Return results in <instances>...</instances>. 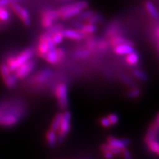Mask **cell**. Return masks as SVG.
<instances>
[{
	"instance_id": "1",
	"label": "cell",
	"mask_w": 159,
	"mask_h": 159,
	"mask_svg": "<svg viewBox=\"0 0 159 159\" xmlns=\"http://www.w3.org/2000/svg\"><path fill=\"white\" fill-rule=\"evenodd\" d=\"M34 52L32 49H27L16 56L9 57L7 61V65L11 72H14L20 66L30 61L33 57Z\"/></svg>"
},
{
	"instance_id": "2",
	"label": "cell",
	"mask_w": 159,
	"mask_h": 159,
	"mask_svg": "<svg viewBox=\"0 0 159 159\" xmlns=\"http://www.w3.org/2000/svg\"><path fill=\"white\" fill-rule=\"evenodd\" d=\"M87 7V3L85 2H78L71 5L64 6L58 10L59 16L63 19H68L75 16L79 15L81 11Z\"/></svg>"
},
{
	"instance_id": "3",
	"label": "cell",
	"mask_w": 159,
	"mask_h": 159,
	"mask_svg": "<svg viewBox=\"0 0 159 159\" xmlns=\"http://www.w3.org/2000/svg\"><path fill=\"white\" fill-rule=\"evenodd\" d=\"M71 115L69 111H66L63 114L62 120L60 125L58 131V136L57 137V141L58 142H63L65 137L67 136L71 129Z\"/></svg>"
},
{
	"instance_id": "4",
	"label": "cell",
	"mask_w": 159,
	"mask_h": 159,
	"mask_svg": "<svg viewBox=\"0 0 159 159\" xmlns=\"http://www.w3.org/2000/svg\"><path fill=\"white\" fill-rule=\"evenodd\" d=\"M53 48H55V45L52 40L51 35L48 32H47L40 38L39 46H38V53L40 57H43L49 50Z\"/></svg>"
},
{
	"instance_id": "5",
	"label": "cell",
	"mask_w": 159,
	"mask_h": 159,
	"mask_svg": "<svg viewBox=\"0 0 159 159\" xmlns=\"http://www.w3.org/2000/svg\"><path fill=\"white\" fill-rule=\"evenodd\" d=\"M55 94L57 97L60 108L63 110L67 108L69 105L68 88L64 83L57 85L55 89Z\"/></svg>"
},
{
	"instance_id": "6",
	"label": "cell",
	"mask_w": 159,
	"mask_h": 159,
	"mask_svg": "<svg viewBox=\"0 0 159 159\" xmlns=\"http://www.w3.org/2000/svg\"><path fill=\"white\" fill-rule=\"evenodd\" d=\"M35 61L30 60L24 64L20 66L19 68L14 71V75L16 76L18 79L25 78V77L28 76L30 73L32 72V71L35 68Z\"/></svg>"
},
{
	"instance_id": "7",
	"label": "cell",
	"mask_w": 159,
	"mask_h": 159,
	"mask_svg": "<svg viewBox=\"0 0 159 159\" xmlns=\"http://www.w3.org/2000/svg\"><path fill=\"white\" fill-rule=\"evenodd\" d=\"M59 17V13L57 11L49 10L44 12L42 15V21H41L43 27L47 29L50 28L52 27L55 20Z\"/></svg>"
},
{
	"instance_id": "8",
	"label": "cell",
	"mask_w": 159,
	"mask_h": 159,
	"mask_svg": "<svg viewBox=\"0 0 159 159\" xmlns=\"http://www.w3.org/2000/svg\"><path fill=\"white\" fill-rule=\"evenodd\" d=\"M11 8L16 13L17 16L21 19V21L25 25H30V16L29 12L25 7H21L19 3L12 4Z\"/></svg>"
},
{
	"instance_id": "9",
	"label": "cell",
	"mask_w": 159,
	"mask_h": 159,
	"mask_svg": "<svg viewBox=\"0 0 159 159\" xmlns=\"http://www.w3.org/2000/svg\"><path fill=\"white\" fill-rule=\"evenodd\" d=\"M107 142L108 144L120 150H124L130 143V140L128 139H117L113 136H109L107 139Z\"/></svg>"
},
{
	"instance_id": "10",
	"label": "cell",
	"mask_w": 159,
	"mask_h": 159,
	"mask_svg": "<svg viewBox=\"0 0 159 159\" xmlns=\"http://www.w3.org/2000/svg\"><path fill=\"white\" fill-rule=\"evenodd\" d=\"M114 52L119 55H127L134 51L133 44L130 43H123V44L117 45L114 47Z\"/></svg>"
},
{
	"instance_id": "11",
	"label": "cell",
	"mask_w": 159,
	"mask_h": 159,
	"mask_svg": "<svg viewBox=\"0 0 159 159\" xmlns=\"http://www.w3.org/2000/svg\"><path fill=\"white\" fill-rule=\"evenodd\" d=\"M43 58L45 59L47 62L51 63V64H57V63L61 62L56 48H53L49 50L48 52L44 55Z\"/></svg>"
},
{
	"instance_id": "12",
	"label": "cell",
	"mask_w": 159,
	"mask_h": 159,
	"mask_svg": "<svg viewBox=\"0 0 159 159\" xmlns=\"http://www.w3.org/2000/svg\"><path fill=\"white\" fill-rule=\"evenodd\" d=\"M52 72L51 70H49V69H45V70L40 71V72H39L35 75L34 78L33 79V82L36 83H44L45 81H47L52 76Z\"/></svg>"
},
{
	"instance_id": "13",
	"label": "cell",
	"mask_w": 159,
	"mask_h": 159,
	"mask_svg": "<svg viewBox=\"0 0 159 159\" xmlns=\"http://www.w3.org/2000/svg\"><path fill=\"white\" fill-rule=\"evenodd\" d=\"M63 35L66 38H68L69 39L76 40V41H80L84 36V35L81 33L80 30H75L67 29L66 30H63Z\"/></svg>"
},
{
	"instance_id": "14",
	"label": "cell",
	"mask_w": 159,
	"mask_h": 159,
	"mask_svg": "<svg viewBox=\"0 0 159 159\" xmlns=\"http://www.w3.org/2000/svg\"><path fill=\"white\" fill-rule=\"evenodd\" d=\"M125 61L128 63L129 65L134 66L137 64L139 61V55L136 52H132L130 54L127 55L126 57H125Z\"/></svg>"
},
{
	"instance_id": "15",
	"label": "cell",
	"mask_w": 159,
	"mask_h": 159,
	"mask_svg": "<svg viewBox=\"0 0 159 159\" xmlns=\"http://www.w3.org/2000/svg\"><path fill=\"white\" fill-rule=\"evenodd\" d=\"M46 138H47V143H48L49 147H51V148L55 147V145L57 142L56 132H55V131H53L52 130H49L48 132L47 133Z\"/></svg>"
},
{
	"instance_id": "16",
	"label": "cell",
	"mask_w": 159,
	"mask_h": 159,
	"mask_svg": "<svg viewBox=\"0 0 159 159\" xmlns=\"http://www.w3.org/2000/svg\"><path fill=\"white\" fill-rule=\"evenodd\" d=\"M80 31L84 35L93 34L97 31V27L94 25V24L88 23L81 27Z\"/></svg>"
},
{
	"instance_id": "17",
	"label": "cell",
	"mask_w": 159,
	"mask_h": 159,
	"mask_svg": "<svg viewBox=\"0 0 159 159\" xmlns=\"http://www.w3.org/2000/svg\"><path fill=\"white\" fill-rule=\"evenodd\" d=\"M110 43L111 44L114 46V47L117 45L123 44V43H130V44H133L130 41H129V40L126 39H124V38L121 36H119V35H115V36H113L111 38Z\"/></svg>"
},
{
	"instance_id": "18",
	"label": "cell",
	"mask_w": 159,
	"mask_h": 159,
	"mask_svg": "<svg viewBox=\"0 0 159 159\" xmlns=\"http://www.w3.org/2000/svg\"><path fill=\"white\" fill-rule=\"evenodd\" d=\"M63 114H57L55 118L53 119L52 122L50 126V130L55 131V132H57L58 131L60 125H61V120H62Z\"/></svg>"
},
{
	"instance_id": "19",
	"label": "cell",
	"mask_w": 159,
	"mask_h": 159,
	"mask_svg": "<svg viewBox=\"0 0 159 159\" xmlns=\"http://www.w3.org/2000/svg\"><path fill=\"white\" fill-rule=\"evenodd\" d=\"M3 80L4 83L9 88H13V87H15L18 81V78L14 74H11Z\"/></svg>"
},
{
	"instance_id": "20",
	"label": "cell",
	"mask_w": 159,
	"mask_h": 159,
	"mask_svg": "<svg viewBox=\"0 0 159 159\" xmlns=\"http://www.w3.org/2000/svg\"><path fill=\"white\" fill-rule=\"evenodd\" d=\"M51 38L52 40L53 43H55V45L59 44L63 41V39H64V35H63V30H58L55 32V33H52L51 34Z\"/></svg>"
},
{
	"instance_id": "21",
	"label": "cell",
	"mask_w": 159,
	"mask_h": 159,
	"mask_svg": "<svg viewBox=\"0 0 159 159\" xmlns=\"http://www.w3.org/2000/svg\"><path fill=\"white\" fill-rule=\"evenodd\" d=\"M146 8L148 10V13H150V15L154 19H157L158 17V11H157L156 6H155L153 4L150 2H148L146 3Z\"/></svg>"
},
{
	"instance_id": "22",
	"label": "cell",
	"mask_w": 159,
	"mask_h": 159,
	"mask_svg": "<svg viewBox=\"0 0 159 159\" xmlns=\"http://www.w3.org/2000/svg\"><path fill=\"white\" fill-rule=\"evenodd\" d=\"M101 150L102 151L103 150H109L112 152L113 154L114 155H119V154H122V150H120V149L114 148V147L111 146V145L107 144H103L101 147Z\"/></svg>"
},
{
	"instance_id": "23",
	"label": "cell",
	"mask_w": 159,
	"mask_h": 159,
	"mask_svg": "<svg viewBox=\"0 0 159 159\" xmlns=\"http://www.w3.org/2000/svg\"><path fill=\"white\" fill-rule=\"evenodd\" d=\"M10 19V13L5 7H1L0 9V21L6 22Z\"/></svg>"
},
{
	"instance_id": "24",
	"label": "cell",
	"mask_w": 159,
	"mask_h": 159,
	"mask_svg": "<svg viewBox=\"0 0 159 159\" xmlns=\"http://www.w3.org/2000/svg\"><path fill=\"white\" fill-rule=\"evenodd\" d=\"M11 74V71L10 70L9 67L7 66V64L5 63H2V64L0 65V75L2 77V78H5L6 77H7L8 75Z\"/></svg>"
},
{
	"instance_id": "25",
	"label": "cell",
	"mask_w": 159,
	"mask_h": 159,
	"mask_svg": "<svg viewBox=\"0 0 159 159\" xmlns=\"http://www.w3.org/2000/svg\"><path fill=\"white\" fill-rule=\"evenodd\" d=\"M89 54H90V52H89V51L87 50V49H79V50L75 52V56L77 58L83 59L89 57Z\"/></svg>"
},
{
	"instance_id": "26",
	"label": "cell",
	"mask_w": 159,
	"mask_h": 159,
	"mask_svg": "<svg viewBox=\"0 0 159 159\" xmlns=\"http://www.w3.org/2000/svg\"><path fill=\"white\" fill-rule=\"evenodd\" d=\"M133 74H134V75L136 77V78L140 80L145 81L148 80V77H147V75H145V73L143 72L142 71L139 70V69H136V70H134L133 71Z\"/></svg>"
},
{
	"instance_id": "27",
	"label": "cell",
	"mask_w": 159,
	"mask_h": 159,
	"mask_svg": "<svg viewBox=\"0 0 159 159\" xmlns=\"http://www.w3.org/2000/svg\"><path fill=\"white\" fill-rule=\"evenodd\" d=\"M108 119H109V121H110L111 125H116L117 123L119 122V116H118V115L115 114H109L108 116Z\"/></svg>"
},
{
	"instance_id": "28",
	"label": "cell",
	"mask_w": 159,
	"mask_h": 159,
	"mask_svg": "<svg viewBox=\"0 0 159 159\" xmlns=\"http://www.w3.org/2000/svg\"><path fill=\"white\" fill-rule=\"evenodd\" d=\"M22 0H0V6L5 7L8 5H12L14 3H19Z\"/></svg>"
},
{
	"instance_id": "29",
	"label": "cell",
	"mask_w": 159,
	"mask_h": 159,
	"mask_svg": "<svg viewBox=\"0 0 159 159\" xmlns=\"http://www.w3.org/2000/svg\"><path fill=\"white\" fill-rule=\"evenodd\" d=\"M141 91L138 89H132L130 92L128 93V97L130 98H137V97L140 96Z\"/></svg>"
},
{
	"instance_id": "30",
	"label": "cell",
	"mask_w": 159,
	"mask_h": 159,
	"mask_svg": "<svg viewBox=\"0 0 159 159\" xmlns=\"http://www.w3.org/2000/svg\"><path fill=\"white\" fill-rule=\"evenodd\" d=\"M96 47V41L94 38H90L87 41V47L89 50H93Z\"/></svg>"
},
{
	"instance_id": "31",
	"label": "cell",
	"mask_w": 159,
	"mask_h": 159,
	"mask_svg": "<svg viewBox=\"0 0 159 159\" xmlns=\"http://www.w3.org/2000/svg\"><path fill=\"white\" fill-rule=\"evenodd\" d=\"M97 47H98V48L100 50H105L107 49V47H108V43L105 40H101L97 43Z\"/></svg>"
},
{
	"instance_id": "32",
	"label": "cell",
	"mask_w": 159,
	"mask_h": 159,
	"mask_svg": "<svg viewBox=\"0 0 159 159\" xmlns=\"http://www.w3.org/2000/svg\"><path fill=\"white\" fill-rule=\"evenodd\" d=\"M100 123L103 127H105V128H108V127L111 126V124L110 121H109V119H108V117H102V118L100 119Z\"/></svg>"
},
{
	"instance_id": "33",
	"label": "cell",
	"mask_w": 159,
	"mask_h": 159,
	"mask_svg": "<svg viewBox=\"0 0 159 159\" xmlns=\"http://www.w3.org/2000/svg\"><path fill=\"white\" fill-rule=\"evenodd\" d=\"M122 153L123 155V156H124L125 159H133L132 156H131L130 152L128 150V149L125 148L124 150H122Z\"/></svg>"
},
{
	"instance_id": "34",
	"label": "cell",
	"mask_w": 159,
	"mask_h": 159,
	"mask_svg": "<svg viewBox=\"0 0 159 159\" xmlns=\"http://www.w3.org/2000/svg\"><path fill=\"white\" fill-rule=\"evenodd\" d=\"M102 152H103V156H104V157L106 159H112L114 156V155L109 150H103Z\"/></svg>"
},
{
	"instance_id": "35",
	"label": "cell",
	"mask_w": 159,
	"mask_h": 159,
	"mask_svg": "<svg viewBox=\"0 0 159 159\" xmlns=\"http://www.w3.org/2000/svg\"><path fill=\"white\" fill-rule=\"evenodd\" d=\"M93 14H94V13H93L92 12H91V11L84 12V13H83L82 14L80 15V18H81V19L87 20L89 19V18H90Z\"/></svg>"
},
{
	"instance_id": "36",
	"label": "cell",
	"mask_w": 159,
	"mask_h": 159,
	"mask_svg": "<svg viewBox=\"0 0 159 159\" xmlns=\"http://www.w3.org/2000/svg\"><path fill=\"white\" fill-rule=\"evenodd\" d=\"M0 9H1V6H0Z\"/></svg>"
}]
</instances>
